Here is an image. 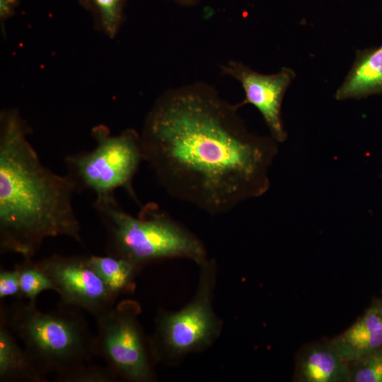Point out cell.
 <instances>
[{
    "mask_svg": "<svg viewBox=\"0 0 382 382\" xmlns=\"http://www.w3.org/2000/svg\"><path fill=\"white\" fill-rule=\"evenodd\" d=\"M239 108L202 81L156 100L140 132L142 154L169 196L217 216L268 191L279 143L251 132Z\"/></svg>",
    "mask_w": 382,
    "mask_h": 382,
    "instance_id": "6da1fadb",
    "label": "cell"
},
{
    "mask_svg": "<svg viewBox=\"0 0 382 382\" xmlns=\"http://www.w3.org/2000/svg\"><path fill=\"white\" fill-rule=\"evenodd\" d=\"M18 110L0 114V250L32 259L50 237L67 236L83 245L73 206L71 177L45 167L28 139Z\"/></svg>",
    "mask_w": 382,
    "mask_h": 382,
    "instance_id": "7a4b0ae2",
    "label": "cell"
},
{
    "mask_svg": "<svg viewBox=\"0 0 382 382\" xmlns=\"http://www.w3.org/2000/svg\"><path fill=\"white\" fill-rule=\"evenodd\" d=\"M93 208L106 231L109 255L141 267L168 258H187L198 265L207 259L201 240L156 204H146L134 216L111 195L96 197Z\"/></svg>",
    "mask_w": 382,
    "mask_h": 382,
    "instance_id": "3957f363",
    "label": "cell"
},
{
    "mask_svg": "<svg viewBox=\"0 0 382 382\" xmlns=\"http://www.w3.org/2000/svg\"><path fill=\"white\" fill-rule=\"evenodd\" d=\"M22 300L11 306L1 304L0 317L22 341L43 376L59 377L96 357L95 335L79 309L59 305L57 311L45 313L36 302Z\"/></svg>",
    "mask_w": 382,
    "mask_h": 382,
    "instance_id": "277c9868",
    "label": "cell"
},
{
    "mask_svg": "<svg viewBox=\"0 0 382 382\" xmlns=\"http://www.w3.org/2000/svg\"><path fill=\"white\" fill-rule=\"evenodd\" d=\"M199 266L198 285L192 300L177 311H158L149 336L156 364L173 365L189 354L208 348L220 335L222 323L213 306L216 263L207 258Z\"/></svg>",
    "mask_w": 382,
    "mask_h": 382,
    "instance_id": "5b68a950",
    "label": "cell"
},
{
    "mask_svg": "<svg viewBox=\"0 0 382 382\" xmlns=\"http://www.w3.org/2000/svg\"><path fill=\"white\" fill-rule=\"evenodd\" d=\"M91 134L96 142L93 149L64 158L76 190H88L99 197L122 188L137 202L132 182L144 161L140 133L128 128L112 135L108 127L98 125Z\"/></svg>",
    "mask_w": 382,
    "mask_h": 382,
    "instance_id": "8992f818",
    "label": "cell"
},
{
    "mask_svg": "<svg viewBox=\"0 0 382 382\" xmlns=\"http://www.w3.org/2000/svg\"><path fill=\"white\" fill-rule=\"evenodd\" d=\"M141 307L132 299L120 301L96 318L95 355L102 358L120 378L129 382L156 380L149 336L139 321Z\"/></svg>",
    "mask_w": 382,
    "mask_h": 382,
    "instance_id": "52a82bcc",
    "label": "cell"
},
{
    "mask_svg": "<svg viewBox=\"0 0 382 382\" xmlns=\"http://www.w3.org/2000/svg\"><path fill=\"white\" fill-rule=\"evenodd\" d=\"M36 264L56 286L60 306L86 311L96 318L115 305L117 298L90 267L86 255L55 254Z\"/></svg>",
    "mask_w": 382,
    "mask_h": 382,
    "instance_id": "ba28073f",
    "label": "cell"
},
{
    "mask_svg": "<svg viewBox=\"0 0 382 382\" xmlns=\"http://www.w3.org/2000/svg\"><path fill=\"white\" fill-rule=\"evenodd\" d=\"M221 70L241 84L245 98L238 103L239 106L246 104L255 106L260 112L270 135L279 144L284 142L288 134L282 120V106L286 91L296 77L295 71L283 66L274 74H264L234 60L221 66Z\"/></svg>",
    "mask_w": 382,
    "mask_h": 382,
    "instance_id": "9c48e42d",
    "label": "cell"
},
{
    "mask_svg": "<svg viewBox=\"0 0 382 382\" xmlns=\"http://www.w3.org/2000/svg\"><path fill=\"white\" fill-rule=\"evenodd\" d=\"M329 345L347 364L382 350V318L377 301Z\"/></svg>",
    "mask_w": 382,
    "mask_h": 382,
    "instance_id": "30bf717a",
    "label": "cell"
},
{
    "mask_svg": "<svg viewBox=\"0 0 382 382\" xmlns=\"http://www.w3.org/2000/svg\"><path fill=\"white\" fill-rule=\"evenodd\" d=\"M382 95V45L358 50L354 61L336 90L337 100Z\"/></svg>",
    "mask_w": 382,
    "mask_h": 382,
    "instance_id": "8fae6325",
    "label": "cell"
},
{
    "mask_svg": "<svg viewBox=\"0 0 382 382\" xmlns=\"http://www.w3.org/2000/svg\"><path fill=\"white\" fill-rule=\"evenodd\" d=\"M296 378L303 382L350 381L348 364L328 344L306 346L299 354Z\"/></svg>",
    "mask_w": 382,
    "mask_h": 382,
    "instance_id": "7c38bea8",
    "label": "cell"
},
{
    "mask_svg": "<svg viewBox=\"0 0 382 382\" xmlns=\"http://www.w3.org/2000/svg\"><path fill=\"white\" fill-rule=\"evenodd\" d=\"M16 337L4 319L0 317V381H48L24 348L18 344Z\"/></svg>",
    "mask_w": 382,
    "mask_h": 382,
    "instance_id": "4fadbf2b",
    "label": "cell"
},
{
    "mask_svg": "<svg viewBox=\"0 0 382 382\" xmlns=\"http://www.w3.org/2000/svg\"><path fill=\"white\" fill-rule=\"evenodd\" d=\"M86 260L117 299L134 290L135 279L141 268L140 266L126 259L109 255H86Z\"/></svg>",
    "mask_w": 382,
    "mask_h": 382,
    "instance_id": "5bb4252c",
    "label": "cell"
},
{
    "mask_svg": "<svg viewBox=\"0 0 382 382\" xmlns=\"http://www.w3.org/2000/svg\"><path fill=\"white\" fill-rule=\"evenodd\" d=\"M128 0H78L92 16L95 29L110 38L118 33Z\"/></svg>",
    "mask_w": 382,
    "mask_h": 382,
    "instance_id": "9a60e30c",
    "label": "cell"
},
{
    "mask_svg": "<svg viewBox=\"0 0 382 382\" xmlns=\"http://www.w3.org/2000/svg\"><path fill=\"white\" fill-rule=\"evenodd\" d=\"M14 268L18 274L23 299L36 302L37 297L44 291L52 290L57 293L52 281L32 259H23Z\"/></svg>",
    "mask_w": 382,
    "mask_h": 382,
    "instance_id": "2e32d148",
    "label": "cell"
},
{
    "mask_svg": "<svg viewBox=\"0 0 382 382\" xmlns=\"http://www.w3.org/2000/svg\"><path fill=\"white\" fill-rule=\"evenodd\" d=\"M349 365L350 381L382 382V350L366 355Z\"/></svg>",
    "mask_w": 382,
    "mask_h": 382,
    "instance_id": "e0dca14e",
    "label": "cell"
},
{
    "mask_svg": "<svg viewBox=\"0 0 382 382\" xmlns=\"http://www.w3.org/2000/svg\"><path fill=\"white\" fill-rule=\"evenodd\" d=\"M119 378L107 365L100 366L88 363L54 379L57 382H115Z\"/></svg>",
    "mask_w": 382,
    "mask_h": 382,
    "instance_id": "ac0fdd59",
    "label": "cell"
},
{
    "mask_svg": "<svg viewBox=\"0 0 382 382\" xmlns=\"http://www.w3.org/2000/svg\"><path fill=\"white\" fill-rule=\"evenodd\" d=\"M8 296L23 299L18 274L15 268L1 269L0 271V299Z\"/></svg>",
    "mask_w": 382,
    "mask_h": 382,
    "instance_id": "d6986e66",
    "label": "cell"
},
{
    "mask_svg": "<svg viewBox=\"0 0 382 382\" xmlns=\"http://www.w3.org/2000/svg\"><path fill=\"white\" fill-rule=\"evenodd\" d=\"M20 4V0H0V23L2 32L5 33V22L13 16Z\"/></svg>",
    "mask_w": 382,
    "mask_h": 382,
    "instance_id": "ffe728a7",
    "label": "cell"
},
{
    "mask_svg": "<svg viewBox=\"0 0 382 382\" xmlns=\"http://www.w3.org/2000/svg\"><path fill=\"white\" fill-rule=\"evenodd\" d=\"M178 4L185 6H194L197 5L201 0H174Z\"/></svg>",
    "mask_w": 382,
    "mask_h": 382,
    "instance_id": "44dd1931",
    "label": "cell"
},
{
    "mask_svg": "<svg viewBox=\"0 0 382 382\" xmlns=\"http://www.w3.org/2000/svg\"><path fill=\"white\" fill-rule=\"evenodd\" d=\"M376 301H377L379 313H380L381 316L382 318V295H381V298Z\"/></svg>",
    "mask_w": 382,
    "mask_h": 382,
    "instance_id": "7402d4cb",
    "label": "cell"
},
{
    "mask_svg": "<svg viewBox=\"0 0 382 382\" xmlns=\"http://www.w3.org/2000/svg\"><path fill=\"white\" fill-rule=\"evenodd\" d=\"M381 175H382V156H381Z\"/></svg>",
    "mask_w": 382,
    "mask_h": 382,
    "instance_id": "603a6c76",
    "label": "cell"
}]
</instances>
